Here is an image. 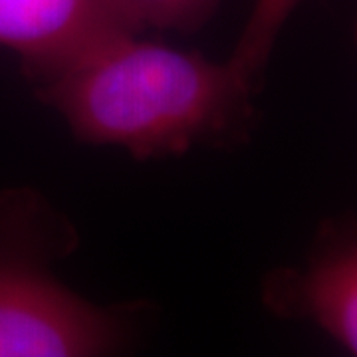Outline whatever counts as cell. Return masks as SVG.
<instances>
[{"label": "cell", "mask_w": 357, "mask_h": 357, "mask_svg": "<svg viewBox=\"0 0 357 357\" xmlns=\"http://www.w3.org/2000/svg\"><path fill=\"white\" fill-rule=\"evenodd\" d=\"M72 243L38 195L0 197V357H98L126 345L117 310L82 298L48 268Z\"/></svg>", "instance_id": "2"}, {"label": "cell", "mask_w": 357, "mask_h": 357, "mask_svg": "<svg viewBox=\"0 0 357 357\" xmlns=\"http://www.w3.org/2000/svg\"><path fill=\"white\" fill-rule=\"evenodd\" d=\"M34 91L76 139L141 161L243 139L255 117L256 91L229 60L141 34L105 42Z\"/></svg>", "instance_id": "1"}, {"label": "cell", "mask_w": 357, "mask_h": 357, "mask_svg": "<svg viewBox=\"0 0 357 357\" xmlns=\"http://www.w3.org/2000/svg\"><path fill=\"white\" fill-rule=\"evenodd\" d=\"M300 2L302 0H255L252 4L238 42L227 60L256 93L262 88L264 72L282 30Z\"/></svg>", "instance_id": "5"}, {"label": "cell", "mask_w": 357, "mask_h": 357, "mask_svg": "<svg viewBox=\"0 0 357 357\" xmlns=\"http://www.w3.org/2000/svg\"><path fill=\"white\" fill-rule=\"evenodd\" d=\"M131 34L147 30L195 34L217 14L220 0H105Z\"/></svg>", "instance_id": "6"}, {"label": "cell", "mask_w": 357, "mask_h": 357, "mask_svg": "<svg viewBox=\"0 0 357 357\" xmlns=\"http://www.w3.org/2000/svg\"><path fill=\"white\" fill-rule=\"evenodd\" d=\"M354 38H356V44H357V18H356V26H354Z\"/></svg>", "instance_id": "7"}, {"label": "cell", "mask_w": 357, "mask_h": 357, "mask_svg": "<svg viewBox=\"0 0 357 357\" xmlns=\"http://www.w3.org/2000/svg\"><path fill=\"white\" fill-rule=\"evenodd\" d=\"M262 300L276 316L310 321L357 356L356 218L326 222L300 266L268 276Z\"/></svg>", "instance_id": "3"}, {"label": "cell", "mask_w": 357, "mask_h": 357, "mask_svg": "<svg viewBox=\"0 0 357 357\" xmlns=\"http://www.w3.org/2000/svg\"><path fill=\"white\" fill-rule=\"evenodd\" d=\"M123 34L105 0H0V46L34 86Z\"/></svg>", "instance_id": "4"}]
</instances>
